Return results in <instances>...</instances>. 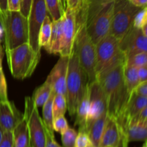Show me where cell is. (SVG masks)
<instances>
[{
    "label": "cell",
    "mask_w": 147,
    "mask_h": 147,
    "mask_svg": "<svg viewBox=\"0 0 147 147\" xmlns=\"http://www.w3.org/2000/svg\"><path fill=\"white\" fill-rule=\"evenodd\" d=\"M89 0H81L76 9V32L73 50L77 54L80 65L86 71L88 83L96 80V45L93 43L87 30L88 6Z\"/></svg>",
    "instance_id": "6da1fadb"
},
{
    "label": "cell",
    "mask_w": 147,
    "mask_h": 147,
    "mask_svg": "<svg viewBox=\"0 0 147 147\" xmlns=\"http://www.w3.org/2000/svg\"><path fill=\"white\" fill-rule=\"evenodd\" d=\"M123 67L124 64L120 65L96 78L106 96L108 116L116 119L123 113L131 96L125 84Z\"/></svg>",
    "instance_id": "7a4b0ae2"
},
{
    "label": "cell",
    "mask_w": 147,
    "mask_h": 147,
    "mask_svg": "<svg viewBox=\"0 0 147 147\" xmlns=\"http://www.w3.org/2000/svg\"><path fill=\"white\" fill-rule=\"evenodd\" d=\"M114 0H89L86 26L95 45L110 34Z\"/></svg>",
    "instance_id": "3957f363"
},
{
    "label": "cell",
    "mask_w": 147,
    "mask_h": 147,
    "mask_svg": "<svg viewBox=\"0 0 147 147\" xmlns=\"http://www.w3.org/2000/svg\"><path fill=\"white\" fill-rule=\"evenodd\" d=\"M88 89V78L86 71L80 65L77 54L73 48L69 57L66 79L67 110L70 116L76 115L78 105Z\"/></svg>",
    "instance_id": "277c9868"
},
{
    "label": "cell",
    "mask_w": 147,
    "mask_h": 147,
    "mask_svg": "<svg viewBox=\"0 0 147 147\" xmlns=\"http://www.w3.org/2000/svg\"><path fill=\"white\" fill-rule=\"evenodd\" d=\"M6 55L11 74L20 80L33 74L41 57V53L34 51L28 42L6 52Z\"/></svg>",
    "instance_id": "5b68a950"
},
{
    "label": "cell",
    "mask_w": 147,
    "mask_h": 147,
    "mask_svg": "<svg viewBox=\"0 0 147 147\" xmlns=\"http://www.w3.org/2000/svg\"><path fill=\"white\" fill-rule=\"evenodd\" d=\"M4 34L5 52L28 42L29 32L27 17L20 11H9L0 20Z\"/></svg>",
    "instance_id": "8992f818"
},
{
    "label": "cell",
    "mask_w": 147,
    "mask_h": 147,
    "mask_svg": "<svg viewBox=\"0 0 147 147\" xmlns=\"http://www.w3.org/2000/svg\"><path fill=\"white\" fill-rule=\"evenodd\" d=\"M124 54L119 46V40L109 34L96 45V78L120 65L125 63Z\"/></svg>",
    "instance_id": "52a82bcc"
},
{
    "label": "cell",
    "mask_w": 147,
    "mask_h": 147,
    "mask_svg": "<svg viewBox=\"0 0 147 147\" xmlns=\"http://www.w3.org/2000/svg\"><path fill=\"white\" fill-rule=\"evenodd\" d=\"M142 8L129 0H114L110 34L120 40L133 26L135 16Z\"/></svg>",
    "instance_id": "ba28073f"
},
{
    "label": "cell",
    "mask_w": 147,
    "mask_h": 147,
    "mask_svg": "<svg viewBox=\"0 0 147 147\" xmlns=\"http://www.w3.org/2000/svg\"><path fill=\"white\" fill-rule=\"evenodd\" d=\"M23 115L27 122L30 147L45 146L46 127L32 96L25 97Z\"/></svg>",
    "instance_id": "9c48e42d"
},
{
    "label": "cell",
    "mask_w": 147,
    "mask_h": 147,
    "mask_svg": "<svg viewBox=\"0 0 147 147\" xmlns=\"http://www.w3.org/2000/svg\"><path fill=\"white\" fill-rule=\"evenodd\" d=\"M45 0H32L28 21V43L37 53H41V47L38 43V36L40 27L45 18L48 15Z\"/></svg>",
    "instance_id": "30bf717a"
},
{
    "label": "cell",
    "mask_w": 147,
    "mask_h": 147,
    "mask_svg": "<svg viewBox=\"0 0 147 147\" xmlns=\"http://www.w3.org/2000/svg\"><path fill=\"white\" fill-rule=\"evenodd\" d=\"M88 94L89 111L87 120V128L98 118L107 113L106 96L101 86L97 80L93 83H88Z\"/></svg>",
    "instance_id": "8fae6325"
},
{
    "label": "cell",
    "mask_w": 147,
    "mask_h": 147,
    "mask_svg": "<svg viewBox=\"0 0 147 147\" xmlns=\"http://www.w3.org/2000/svg\"><path fill=\"white\" fill-rule=\"evenodd\" d=\"M119 46L126 58L136 53H146L147 36L141 29L132 26L119 40Z\"/></svg>",
    "instance_id": "7c38bea8"
},
{
    "label": "cell",
    "mask_w": 147,
    "mask_h": 147,
    "mask_svg": "<svg viewBox=\"0 0 147 147\" xmlns=\"http://www.w3.org/2000/svg\"><path fill=\"white\" fill-rule=\"evenodd\" d=\"M76 32V9L66 7L63 14V37L60 55L70 57L73 53Z\"/></svg>",
    "instance_id": "4fadbf2b"
},
{
    "label": "cell",
    "mask_w": 147,
    "mask_h": 147,
    "mask_svg": "<svg viewBox=\"0 0 147 147\" xmlns=\"http://www.w3.org/2000/svg\"><path fill=\"white\" fill-rule=\"evenodd\" d=\"M69 57L60 56L53 68L50 71L45 81L50 83L53 91L56 94H62L66 98V79Z\"/></svg>",
    "instance_id": "5bb4252c"
},
{
    "label": "cell",
    "mask_w": 147,
    "mask_h": 147,
    "mask_svg": "<svg viewBox=\"0 0 147 147\" xmlns=\"http://www.w3.org/2000/svg\"><path fill=\"white\" fill-rule=\"evenodd\" d=\"M24 119V115L16 108L14 103L0 101V125L4 131H12Z\"/></svg>",
    "instance_id": "9a60e30c"
},
{
    "label": "cell",
    "mask_w": 147,
    "mask_h": 147,
    "mask_svg": "<svg viewBox=\"0 0 147 147\" xmlns=\"http://www.w3.org/2000/svg\"><path fill=\"white\" fill-rule=\"evenodd\" d=\"M123 134L116 119L109 116L102 135L100 147H116L120 143Z\"/></svg>",
    "instance_id": "2e32d148"
},
{
    "label": "cell",
    "mask_w": 147,
    "mask_h": 147,
    "mask_svg": "<svg viewBox=\"0 0 147 147\" xmlns=\"http://www.w3.org/2000/svg\"><path fill=\"white\" fill-rule=\"evenodd\" d=\"M125 135L129 143L133 142H146L147 121L131 119L126 129Z\"/></svg>",
    "instance_id": "e0dca14e"
},
{
    "label": "cell",
    "mask_w": 147,
    "mask_h": 147,
    "mask_svg": "<svg viewBox=\"0 0 147 147\" xmlns=\"http://www.w3.org/2000/svg\"><path fill=\"white\" fill-rule=\"evenodd\" d=\"M63 16L59 20L52 21L51 36L48 45L45 47V50L50 54H60L63 37Z\"/></svg>",
    "instance_id": "ac0fdd59"
},
{
    "label": "cell",
    "mask_w": 147,
    "mask_h": 147,
    "mask_svg": "<svg viewBox=\"0 0 147 147\" xmlns=\"http://www.w3.org/2000/svg\"><path fill=\"white\" fill-rule=\"evenodd\" d=\"M108 119L109 116L108 113H106L98 118L88 126L86 133L88 135L90 143L96 147H100V140Z\"/></svg>",
    "instance_id": "d6986e66"
},
{
    "label": "cell",
    "mask_w": 147,
    "mask_h": 147,
    "mask_svg": "<svg viewBox=\"0 0 147 147\" xmlns=\"http://www.w3.org/2000/svg\"><path fill=\"white\" fill-rule=\"evenodd\" d=\"M89 111V94L88 89L84 95L76 109V126H78L79 131L86 132L87 129V120Z\"/></svg>",
    "instance_id": "ffe728a7"
},
{
    "label": "cell",
    "mask_w": 147,
    "mask_h": 147,
    "mask_svg": "<svg viewBox=\"0 0 147 147\" xmlns=\"http://www.w3.org/2000/svg\"><path fill=\"white\" fill-rule=\"evenodd\" d=\"M12 147H30L28 129L25 119H23L12 131Z\"/></svg>",
    "instance_id": "44dd1931"
},
{
    "label": "cell",
    "mask_w": 147,
    "mask_h": 147,
    "mask_svg": "<svg viewBox=\"0 0 147 147\" xmlns=\"http://www.w3.org/2000/svg\"><path fill=\"white\" fill-rule=\"evenodd\" d=\"M52 92L53 88L47 81L45 82L40 87L37 88L32 96L35 106L37 108L42 107L49 98Z\"/></svg>",
    "instance_id": "7402d4cb"
},
{
    "label": "cell",
    "mask_w": 147,
    "mask_h": 147,
    "mask_svg": "<svg viewBox=\"0 0 147 147\" xmlns=\"http://www.w3.org/2000/svg\"><path fill=\"white\" fill-rule=\"evenodd\" d=\"M123 78L125 84L129 94L133 93L135 88L139 85V80L137 74V68L131 66H126L123 67Z\"/></svg>",
    "instance_id": "603a6c76"
},
{
    "label": "cell",
    "mask_w": 147,
    "mask_h": 147,
    "mask_svg": "<svg viewBox=\"0 0 147 147\" xmlns=\"http://www.w3.org/2000/svg\"><path fill=\"white\" fill-rule=\"evenodd\" d=\"M52 30V20L50 15H47L42 24L39 32L38 36V43L40 47H45L48 45L50 41V36H51Z\"/></svg>",
    "instance_id": "cb8c5ba5"
},
{
    "label": "cell",
    "mask_w": 147,
    "mask_h": 147,
    "mask_svg": "<svg viewBox=\"0 0 147 147\" xmlns=\"http://www.w3.org/2000/svg\"><path fill=\"white\" fill-rule=\"evenodd\" d=\"M55 92L53 91L50 97L42 106V121L45 126L50 131H53V101L55 96Z\"/></svg>",
    "instance_id": "d4e9b609"
},
{
    "label": "cell",
    "mask_w": 147,
    "mask_h": 147,
    "mask_svg": "<svg viewBox=\"0 0 147 147\" xmlns=\"http://www.w3.org/2000/svg\"><path fill=\"white\" fill-rule=\"evenodd\" d=\"M45 2L52 21H55L63 17L65 9L60 0H45Z\"/></svg>",
    "instance_id": "484cf974"
},
{
    "label": "cell",
    "mask_w": 147,
    "mask_h": 147,
    "mask_svg": "<svg viewBox=\"0 0 147 147\" xmlns=\"http://www.w3.org/2000/svg\"><path fill=\"white\" fill-rule=\"evenodd\" d=\"M67 111V100L65 96L62 94H55L53 101V119L64 116Z\"/></svg>",
    "instance_id": "4316f807"
},
{
    "label": "cell",
    "mask_w": 147,
    "mask_h": 147,
    "mask_svg": "<svg viewBox=\"0 0 147 147\" xmlns=\"http://www.w3.org/2000/svg\"><path fill=\"white\" fill-rule=\"evenodd\" d=\"M125 65L131 66L138 68L143 65H147V54L146 53H139L127 57L125 60Z\"/></svg>",
    "instance_id": "83f0119b"
},
{
    "label": "cell",
    "mask_w": 147,
    "mask_h": 147,
    "mask_svg": "<svg viewBox=\"0 0 147 147\" xmlns=\"http://www.w3.org/2000/svg\"><path fill=\"white\" fill-rule=\"evenodd\" d=\"M78 132L69 127L61 134L63 147H75Z\"/></svg>",
    "instance_id": "f1b7e54d"
},
{
    "label": "cell",
    "mask_w": 147,
    "mask_h": 147,
    "mask_svg": "<svg viewBox=\"0 0 147 147\" xmlns=\"http://www.w3.org/2000/svg\"><path fill=\"white\" fill-rule=\"evenodd\" d=\"M147 25V7L141 9L134 17L133 22L134 27L138 29H142L144 26Z\"/></svg>",
    "instance_id": "f546056e"
},
{
    "label": "cell",
    "mask_w": 147,
    "mask_h": 147,
    "mask_svg": "<svg viewBox=\"0 0 147 147\" xmlns=\"http://www.w3.org/2000/svg\"><path fill=\"white\" fill-rule=\"evenodd\" d=\"M53 127L54 131H56L62 134L65 131H66L68 129L69 126L68 123H67L65 116H61L53 119Z\"/></svg>",
    "instance_id": "4dcf8cb0"
},
{
    "label": "cell",
    "mask_w": 147,
    "mask_h": 147,
    "mask_svg": "<svg viewBox=\"0 0 147 147\" xmlns=\"http://www.w3.org/2000/svg\"><path fill=\"white\" fill-rule=\"evenodd\" d=\"M7 86L5 76L2 68L0 69V101H7Z\"/></svg>",
    "instance_id": "1f68e13d"
},
{
    "label": "cell",
    "mask_w": 147,
    "mask_h": 147,
    "mask_svg": "<svg viewBox=\"0 0 147 147\" xmlns=\"http://www.w3.org/2000/svg\"><path fill=\"white\" fill-rule=\"evenodd\" d=\"M90 143V141L87 133L83 131H79L78 133L75 147H86Z\"/></svg>",
    "instance_id": "d6a6232c"
},
{
    "label": "cell",
    "mask_w": 147,
    "mask_h": 147,
    "mask_svg": "<svg viewBox=\"0 0 147 147\" xmlns=\"http://www.w3.org/2000/svg\"><path fill=\"white\" fill-rule=\"evenodd\" d=\"M45 147H61L55 139L54 131H50L46 128V142Z\"/></svg>",
    "instance_id": "836d02e7"
},
{
    "label": "cell",
    "mask_w": 147,
    "mask_h": 147,
    "mask_svg": "<svg viewBox=\"0 0 147 147\" xmlns=\"http://www.w3.org/2000/svg\"><path fill=\"white\" fill-rule=\"evenodd\" d=\"M13 134L12 131H4L0 147H12Z\"/></svg>",
    "instance_id": "e575fe53"
},
{
    "label": "cell",
    "mask_w": 147,
    "mask_h": 147,
    "mask_svg": "<svg viewBox=\"0 0 147 147\" xmlns=\"http://www.w3.org/2000/svg\"><path fill=\"white\" fill-rule=\"evenodd\" d=\"M133 93L144 97H147V81L139 83L134 90Z\"/></svg>",
    "instance_id": "d590c367"
},
{
    "label": "cell",
    "mask_w": 147,
    "mask_h": 147,
    "mask_svg": "<svg viewBox=\"0 0 147 147\" xmlns=\"http://www.w3.org/2000/svg\"><path fill=\"white\" fill-rule=\"evenodd\" d=\"M31 3L32 0H20V11L24 17H28L30 7H31Z\"/></svg>",
    "instance_id": "8d00e7d4"
},
{
    "label": "cell",
    "mask_w": 147,
    "mask_h": 147,
    "mask_svg": "<svg viewBox=\"0 0 147 147\" xmlns=\"http://www.w3.org/2000/svg\"><path fill=\"white\" fill-rule=\"evenodd\" d=\"M137 74L139 78V83H143L146 81L147 79V65L141 66L137 68Z\"/></svg>",
    "instance_id": "74e56055"
},
{
    "label": "cell",
    "mask_w": 147,
    "mask_h": 147,
    "mask_svg": "<svg viewBox=\"0 0 147 147\" xmlns=\"http://www.w3.org/2000/svg\"><path fill=\"white\" fill-rule=\"evenodd\" d=\"M7 5L9 11H20V0H7Z\"/></svg>",
    "instance_id": "f35d334b"
},
{
    "label": "cell",
    "mask_w": 147,
    "mask_h": 147,
    "mask_svg": "<svg viewBox=\"0 0 147 147\" xmlns=\"http://www.w3.org/2000/svg\"><path fill=\"white\" fill-rule=\"evenodd\" d=\"M8 11L7 0H0V20L6 15Z\"/></svg>",
    "instance_id": "ab89813d"
},
{
    "label": "cell",
    "mask_w": 147,
    "mask_h": 147,
    "mask_svg": "<svg viewBox=\"0 0 147 147\" xmlns=\"http://www.w3.org/2000/svg\"><path fill=\"white\" fill-rule=\"evenodd\" d=\"M132 4L138 7H146L147 0H129Z\"/></svg>",
    "instance_id": "60d3db41"
},
{
    "label": "cell",
    "mask_w": 147,
    "mask_h": 147,
    "mask_svg": "<svg viewBox=\"0 0 147 147\" xmlns=\"http://www.w3.org/2000/svg\"><path fill=\"white\" fill-rule=\"evenodd\" d=\"M81 0H67V7L77 9Z\"/></svg>",
    "instance_id": "b9f144b4"
},
{
    "label": "cell",
    "mask_w": 147,
    "mask_h": 147,
    "mask_svg": "<svg viewBox=\"0 0 147 147\" xmlns=\"http://www.w3.org/2000/svg\"><path fill=\"white\" fill-rule=\"evenodd\" d=\"M129 142L127 141V139L126 137V135L123 134L122 136L121 140L120 143L116 147H129Z\"/></svg>",
    "instance_id": "7bdbcfd3"
},
{
    "label": "cell",
    "mask_w": 147,
    "mask_h": 147,
    "mask_svg": "<svg viewBox=\"0 0 147 147\" xmlns=\"http://www.w3.org/2000/svg\"><path fill=\"white\" fill-rule=\"evenodd\" d=\"M4 57V50H3V47L0 42V69L2 68V60Z\"/></svg>",
    "instance_id": "ee69618b"
},
{
    "label": "cell",
    "mask_w": 147,
    "mask_h": 147,
    "mask_svg": "<svg viewBox=\"0 0 147 147\" xmlns=\"http://www.w3.org/2000/svg\"><path fill=\"white\" fill-rule=\"evenodd\" d=\"M4 129H2V127H1V125H0V144H1V141H2L3 136H4Z\"/></svg>",
    "instance_id": "f6af8a7d"
},
{
    "label": "cell",
    "mask_w": 147,
    "mask_h": 147,
    "mask_svg": "<svg viewBox=\"0 0 147 147\" xmlns=\"http://www.w3.org/2000/svg\"><path fill=\"white\" fill-rule=\"evenodd\" d=\"M60 2H61L62 5H63V8H64L65 9L66 7H67V4H66V1H65V0H60Z\"/></svg>",
    "instance_id": "bcb514c9"
},
{
    "label": "cell",
    "mask_w": 147,
    "mask_h": 147,
    "mask_svg": "<svg viewBox=\"0 0 147 147\" xmlns=\"http://www.w3.org/2000/svg\"><path fill=\"white\" fill-rule=\"evenodd\" d=\"M86 147H96V146H93V145L91 143H90V144H88V146H86Z\"/></svg>",
    "instance_id": "7dc6e473"
},
{
    "label": "cell",
    "mask_w": 147,
    "mask_h": 147,
    "mask_svg": "<svg viewBox=\"0 0 147 147\" xmlns=\"http://www.w3.org/2000/svg\"><path fill=\"white\" fill-rule=\"evenodd\" d=\"M142 147H146V142H144V144L143 146H142Z\"/></svg>",
    "instance_id": "c3c4849f"
},
{
    "label": "cell",
    "mask_w": 147,
    "mask_h": 147,
    "mask_svg": "<svg viewBox=\"0 0 147 147\" xmlns=\"http://www.w3.org/2000/svg\"><path fill=\"white\" fill-rule=\"evenodd\" d=\"M65 1H66V4H67V0H65Z\"/></svg>",
    "instance_id": "681fc988"
},
{
    "label": "cell",
    "mask_w": 147,
    "mask_h": 147,
    "mask_svg": "<svg viewBox=\"0 0 147 147\" xmlns=\"http://www.w3.org/2000/svg\"><path fill=\"white\" fill-rule=\"evenodd\" d=\"M107 147H109V146H107Z\"/></svg>",
    "instance_id": "f907efd6"
}]
</instances>
